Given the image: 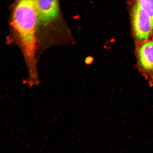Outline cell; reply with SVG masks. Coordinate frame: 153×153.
<instances>
[{
	"mask_svg": "<svg viewBox=\"0 0 153 153\" xmlns=\"http://www.w3.org/2000/svg\"><path fill=\"white\" fill-rule=\"evenodd\" d=\"M9 24L11 38L20 48L25 61L28 75L26 83L30 87L38 85L37 15L34 1L15 2L11 9Z\"/></svg>",
	"mask_w": 153,
	"mask_h": 153,
	"instance_id": "obj_1",
	"label": "cell"
},
{
	"mask_svg": "<svg viewBox=\"0 0 153 153\" xmlns=\"http://www.w3.org/2000/svg\"><path fill=\"white\" fill-rule=\"evenodd\" d=\"M132 32L136 48L153 37L152 26L148 15L137 3H131Z\"/></svg>",
	"mask_w": 153,
	"mask_h": 153,
	"instance_id": "obj_2",
	"label": "cell"
},
{
	"mask_svg": "<svg viewBox=\"0 0 153 153\" xmlns=\"http://www.w3.org/2000/svg\"><path fill=\"white\" fill-rule=\"evenodd\" d=\"M135 52L137 71L153 87V37L135 48Z\"/></svg>",
	"mask_w": 153,
	"mask_h": 153,
	"instance_id": "obj_3",
	"label": "cell"
},
{
	"mask_svg": "<svg viewBox=\"0 0 153 153\" xmlns=\"http://www.w3.org/2000/svg\"><path fill=\"white\" fill-rule=\"evenodd\" d=\"M136 1L148 15L152 26L153 35V0H137Z\"/></svg>",
	"mask_w": 153,
	"mask_h": 153,
	"instance_id": "obj_4",
	"label": "cell"
},
{
	"mask_svg": "<svg viewBox=\"0 0 153 153\" xmlns=\"http://www.w3.org/2000/svg\"><path fill=\"white\" fill-rule=\"evenodd\" d=\"M87 59H88V62H87L89 63V62L91 63V57H88V58H87Z\"/></svg>",
	"mask_w": 153,
	"mask_h": 153,
	"instance_id": "obj_5",
	"label": "cell"
}]
</instances>
